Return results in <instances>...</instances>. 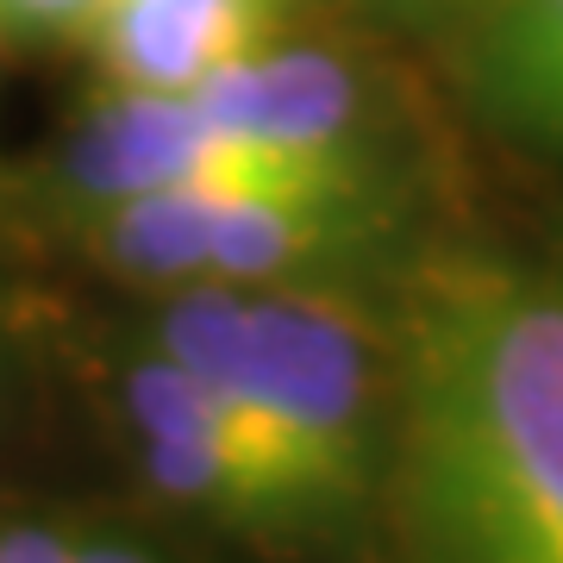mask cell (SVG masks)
<instances>
[{
    "instance_id": "obj_1",
    "label": "cell",
    "mask_w": 563,
    "mask_h": 563,
    "mask_svg": "<svg viewBox=\"0 0 563 563\" xmlns=\"http://www.w3.org/2000/svg\"><path fill=\"white\" fill-rule=\"evenodd\" d=\"M395 563H563V288L488 244L426 239L388 282Z\"/></svg>"
},
{
    "instance_id": "obj_2",
    "label": "cell",
    "mask_w": 563,
    "mask_h": 563,
    "mask_svg": "<svg viewBox=\"0 0 563 563\" xmlns=\"http://www.w3.org/2000/svg\"><path fill=\"white\" fill-rule=\"evenodd\" d=\"M144 301L139 332L269 444L351 563L388 558L401 413L388 288H169Z\"/></svg>"
},
{
    "instance_id": "obj_3",
    "label": "cell",
    "mask_w": 563,
    "mask_h": 563,
    "mask_svg": "<svg viewBox=\"0 0 563 563\" xmlns=\"http://www.w3.org/2000/svg\"><path fill=\"white\" fill-rule=\"evenodd\" d=\"M81 244L139 295L388 288L432 239L413 163L244 169L81 213Z\"/></svg>"
},
{
    "instance_id": "obj_4",
    "label": "cell",
    "mask_w": 563,
    "mask_h": 563,
    "mask_svg": "<svg viewBox=\"0 0 563 563\" xmlns=\"http://www.w3.org/2000/svg\"><path fill=\"white\" fill-rule=\"evenodd\" d=\"M107 407L139 483L188 532L263 563H351L325 514L269 457V444L144 332L113 351Z\"/></svg>"
},
{
    "instance_id": "obj_5",
    "label": "cell",
    "mask_w": 563,
    "mask_h": 563,
    "mask_svg": "<svg viewBox=\"0 0 563 563\" xmlns=\"http://www.w3.org/2000/svg\"><path fill=\"white\" fill-rule=\"evenodd\" d=\"M288 20L282 0H107L81 51L101 88L188 95L276 44Z\"/></svg>"
},
{
    "instance_id": "obj_6",
    "label": "cell",
    "mask_w": 563,
    "mask_h": 563,
    "mask_svg": "<svg viewBox=\"0 0 563 563\" xmlns=\"http://www.w3.org/2000/svg\"><path fill=\"white\" fill-rule=\"evenodd\" d=\"M457 88L495 132L563 151V0H488L463 20Z\"/></svg>"
},
{
    "instance_id": "obj_7",
    "label": "cell",
    "mask_w": 563,
    "mask_h": 563,
    "mask_svg": "<svg viewBox=\"0 0 563 563\" xmlns=\"http://www.w3.org/2000/svg\"><path fill=\"white\" fill-rule=\"evenodd\" d=\"M0 563H188L169 544L81 520H0Z\"/></svg>"
},
{
    "instance_id": "obj_8",
    "label": "cell",
    "mask_w": 563,
    "mask_h": 563,
    "mask_svg": "<svg viewBox=\"0 0 563 563\" xmlns=\"http://www.w3.org/2000/svg\"><path fill=\"white\" fill-rule=\"evenodd\" d=\"M107 0H0V38L7 44H32V51H51V44H76L88 38V25L101 20Z\"/></svg>"
},
{
    "instance_id": "obj_9",
    "label": "cell",
    "mask_w": 563,
    "mask_h": 563,
    "mask_svg": "<svg viewBox=\"0 0 563 563\" xmlns=\"http://www.w3.org/2000/svg\"><path fill=\"white\" fill-rule=\"evenodd\" d=\"M369 7H383L388 20H407V25H451L457 32L463 20H476L488 0H369Z\"/></svg>"
},
{
    "instance_id": "obj_10",
    "label": "cell",
    "mask_w": 563,
    "mask_h": 563,
    "mask_svg": "<svg viewBox=\"0 0 563 563\" xmlns=\"http://www.w3.org/2000/svg\"><path fill=\"white\" fill-rule=\"evenodd\" d=\"M551 282L563 288V244H558V263H551Z\"/></svg>"
},
{
    "instance_id": "obj_11",
    "label": "cell",
    "mask_w": 563,
    "mask_h": 563,
    "mask_svg": "<svg viewBox=\"0 0 563 563\" xmlns=\"http://www.w3.org/2000/svg\"><path fill=\"white\" fill-rule=\"evenodd\" d=\"M282 7H288V13H301V7H320V0H282Z\"/></svg>"
},
{
    "instance_id": "obj_12",
    "label": "cell",
    "mask_w": 563,
    "mask_h": 563,
    "mask_svg": "<svg viewBox=\"0 0 563 563\" xmlns=\"http://www.w3.org/2000/svg\"><path fill=\"white\" fill-rule=\"evenodd\" d=\"M0 51H7V38H0Z\"/></svg>"
}]
</instances>
